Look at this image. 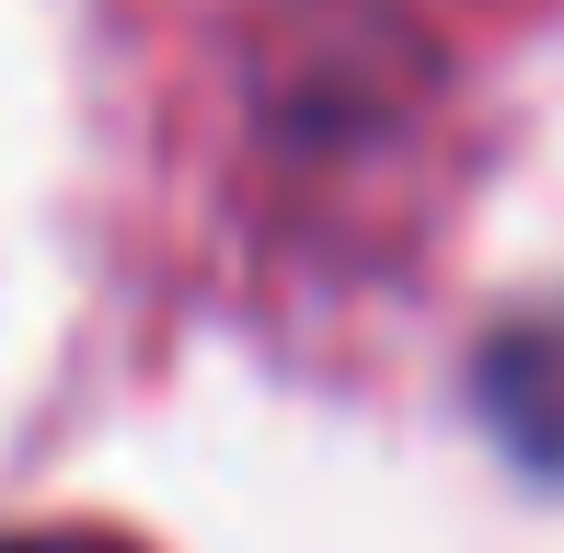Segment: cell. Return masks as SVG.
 Returning a JSON list of instances; mask_svg holds the SVG:
<instances>
[{
	"instance_id": "obj_1",
	"label": "cell",
	"mask_w": 564,
	"mask_h": 553,
	"mask_svg": "<svg viewBox=\"0 0 564 553\" xmlns=\"http://www.w3.org/2000/svg\"><path fill=\"white\" fill-rule=\"evenodd\" d=\"M0 553H127L116 531H35V542H0Z\"/></svg>"
}]
</instances>
